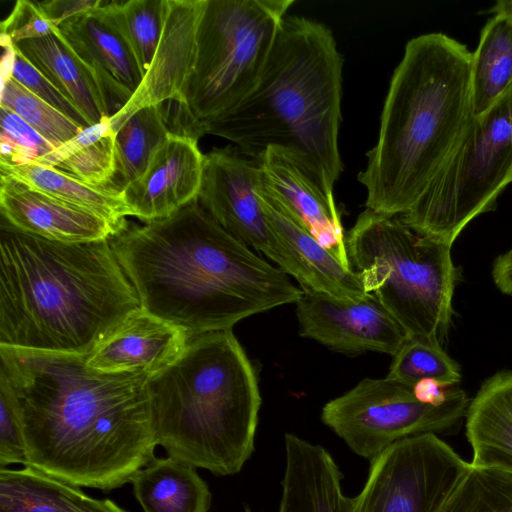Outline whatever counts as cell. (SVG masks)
Here are the masks:
<instances>
[{
    "label": "cell",
    "instance_id": "cell-11",
    "mask_svg": "<svg viewBox=\"0 0 512 512\" xmlns=\"http://www.w3.org/2000/svg\"><path fill=\"white\" fill-rule=\"evenodd\" d=\"M370 463L352 512H435L471 466L430 433L402 439Z\"/></svg>",
    "mask_w": 512,
    "mask_h": 512
},
{
    "label": "cell",
    "instance_id": "cell-7",
    "mask_svg": "<svg viewBox=\"0 0 512 512\" xmlns=\"http://www.w3.org/2000/svg\"><path fill=\"white\" fill-rule=\"evenodd\" d=\"M351 268L411 338L441 342L452 318L457 269L451 246L399 216L365 209L345 236Z\"/></svg>",
    "mask_w": 512,
    "mask_h": 512
},
{
    "label": "cell",
    "instance_id": "cell-39",
    "mask_svg": "<svg viewBox=\"0 0 512 512\" xmlns=\"http://www.w3.org/2000/svg\"><path fill=\"white\" fill-rule=\"evenodd\" d=\"M456 387H448L435 380H423L415 384L413 389L421 401L432 405H441L451 398Z\"/></svg>",
    "mask_w": 512,
    "mask_h": 512
},
{
    "label": "cell",
    "instance_id": "cell-14",
    "mask_svg": "<svg viewBox=\"0 0 512 512\" xmlns=\"http://www.w3.org/2000/svg\"><path fill=\"white\" fill-rule=\"evenodd\" d=\"M205 5L206 0H167L162 35L152 62L132 98L109 118L115 133L144 107L180 102L194 69Z\"/></svg>",
    "mask_w": 512,
    "mask_h": 512
},
{
    "label": "cell",
    "instance_id": "cell-10",
    "mask_svg": "<svg viewBox=\"0 0 512 512\" xmlns=\"http://www.w3.org/2000/svg\"><path fill=\"white\" fill-rule=\"evenodd\" d=\"M469 403L459 387L444 404L432 405L421 401L412 386L388 377L364 378L327 402L321 420L355 454L372 461L402 439L454 429Z\"/></svg>",
    "mask_w": 512,
    "mask_h": 512
},
{
    "label": "cell",
    "instance_id": "cell-29",
    "mask_svg": "<svg viewBox=\"0 0 512 512\" xmlns=\"http://www.w3.org/2000/svg\"><path fill=\"white\" fill-rule=\"evenodd\" d=\"M171 132L163 104L134 113L115 135V187L122 190L140 177L153 152Z\"/></svg>",
    "mask_w": 512,
    "mask_h": 512
},
{
    "label": "cell",
    "instance_id": "cell-37",
    "mask_svg": "<svg viewBox=\"0 0 512 512\" xmlns=\"http://www.w3.org/2000/svg\"><path fill=\"white\" fill-rule=\"evenodd\" d=\"M26 441L12 396L0 381V467L28 466Z\"/></svg>",
    "mask_w": 512,
    "mask_h": 512
},
{
    "label": "cell",
    "instance_id": "cell-40",
    "mask_svg": "<svg viewBox=\"0 0 512 512\" xmlns=\"http://www.w3.org/2000/svg\"><path fill=\"white\" fill-rule=\"evenodd\" d=\"M491 12L503 16L512 28V0H499L492 7Z\"/></svg>",
    "mask_w": 512,
    "mask_h": 512
},
{
    "label": "cell",
    "instance_id": "cell-34",
    "mask_svg": "<svg viewBox=\"0 0 512 512\" xmlns=\"http://www.w3.org/2000/svg\"><path fill=\"white\" fill-rule=\"evenodd\" d=\"M4 47L2 71L83 128L90 126L82 113L15 47Z\"/></svg>",
    "mask_w": 512,
    "mask_h": 512
},
{
    "label": "cell",
    "instance_id": "cell-2",
    "mask_svg": "<svg viewBox=\"0 0 512 512\" xmlns=\"http://www.w3.org/2000/svg\"><path fill=\"white\" fill-rule=\"evenodd\" d=\"M142 309L192 338L296 303L303 290L199 204L109 239Z\"/></svg>",
    "mask_w": 512,
    "mask_h": 512
},
{
    "label": "cell",
    "instance_id": "cell-41",
    "mask_svg": "<svg viewBox=\"0 0 512 512\" xmlns=\"http://www.w3.org/2000/svg\"><path fill=\"white\" fill-rule=\"evenodd\" d=\"M500 267L505 278L512 285V249H509L501 255Z\"/></svg>",
    "mask_w": 512,
    "mask_h": 512
},
{
    "label": "cell",
    "instance_id": "cell-30",
    "mask_svg": "<svg viewBox=\"0 0 512 512\" xmlns=\"http://www.w3.org/2000/svg\"><path fill=\"white\" fill-rule=\"evenodd\" d=\"M167 0L103 1L101 8L120 31L144 77L157 50Z\"/></svg>",
    "mask_w": 512,
    "mask_h": 512
},
{
    "label": "cell",
    "instance_id": "cell-23",
    "mask_svg": "<svg viewBox=\"0 0 512 512\" xmlns=\"http://www.w3.org/2000/svg\"><path fill=\"white\" fill-rule=\"evenodd\" d=\"M15 47L82 113L89 125L111 117L95 74L55 31Z\"/></svg>",
    "mask_w": 512,
    "mask_h": 512
},
{
    "label": "cell",
    "instance_id": "cell-38",
    "mask_svg": "<svg viewBox=\"0 0 512 512\" xmlns=\"http://www.w3.org/2000/svg\"><path fill=\"white\" fill-rule=\"evenodd\" d=\"M101 3L102 0H49L41 1L39 5L48 20L58 27L69 19L98 8Z\"/></svg>",
    "mask_w": 512,
    "mask_h": 512
},
{
    "label": "cell",
    "instance_id": "cell-9",
    "mask_svg": "<svg viewBox=\"0 0 512 512\" xmlns=\"http://www.w3.org/2000/svg\"><path fill=\"white\" fill-rule=\"evenodd\" d=\"M512 182V88L473 116L440 171L400 219L450 246L476 217L493 210Z\"/></svg>",
    "mask_w": 512,
    "mask_h": 512
},
{
    "label": "cell",
    "instance_id": "cell-26",
    "mask_svg": "<svg viewBox=\"0 0 512 512\" xmlns=\"http://www.w3.org/2000/svg\"><path fill=\"white\" fill-rule=\"evenodd\" d=\"M0 175L9 176L29 187L67 204L89 211L111 224L120 233L127 228L131 216L122 190L96 187L52 166L36 162L9 165L0 163Z\"/></svg>",
    "mask_w": 512,
    "mask_h": 512
},
{
    "label": "cell",
    "instance_id": "cell-8",
    "mask_svg": "<svg viewBox=\"0 0 512 512\" xmlns=\"http://www.w3.org/2000/svg\"><path fill=\"white\" fill-rule=\"evenodd\" d=\"M294 0H206L174 132L195 138L256 88Z\"/></svg>",
    "mask_w": 512,
    "mask_h": 512
},
{
    "label": "cell",
    "instance_id": "cell-25",
    "mask_svg": "<svg viewBox=\"0 0 512 512\" xmlns=\"http://www.w3.org/2000/svg\"><path fill=\"white\" fill-rule=\"evenodd\" d=\"M144 512H208L211 493L196 467L168 456L154 458L130 481Z\"/></svg>",
    "mask_w": 512,
    "mask_h": 512
},
{
    "label": "cell",
    "instance_id": "cell-32",
    "mask_svg": "<svg viewBox=\"0 0 512 512\" xmlns=\"http://www.w3.org/2000/svg\"><path fill=\"white\" fill-rule=\"evenodd\" d=\"M386 377L414 387L435 380L452 387L461 380L459 365L443 350L441 342L409 337L392 356Z\"/></svg>",
    "mask_w": 512,
    "mask_h": 512
},
{
    "label": "cell",
    "instance_id": "cell-1",
    "mask_svg": "<svg viewBox=\"0 0 512 512\" xmlns=\"http://www.w3.org/2000/svg\"><path fill=\"white\" fill-rule=\"evenodd\" d=\"M0 360L28 466L79 487L112 490L155 458L150 374L103 372L87 356L3 346Z\"/></svg>",
    "mask_w": 512,
    "mask_h": 512
},
{
    "label": "cell",
    "instance_id": "cell-17",
    "mask_svg": "<svg viewBox=\"0 0 512 512\" xmlns=\"http://www.w3.org/2000/svg\"><path fill=\"white\" fill-rule=\"evenodd\" d=\"M101 5L63 22L55 32L95 74L113 116L132 98L143 75L128 43Z\"/></svg>",
    "mask_w": 512,
    "mask_h": 512
},
{
    "label": "cell",
    "instance_id": "cell-28",
    "mask_svg": "<svg viewBox=\"0 0 512 512\" xmlns=\"http://www.w3.org/2000/svg\"><path fill=\"white\" fill-rule=\"evenodd\" d=\"M115 135L106 118L82 129L35 162L55 167L92 186L115 187Z\"/></svg>",
    "mask_w": 512,
    "mask_h": 512
},
{
    "label": "cell",
    "instance_id": "cell-35",
    "mask_svg": "<svg viewBox=\"0 0 512 512\" xmlns=\"http://www.w3.org/2000/svg\"><path fill=\"white\" fill-rule=\"evenodd\" d=\"M0 163L22 165L37 161L55 147L27 122L0 106Z\"/></svg>",
    "mask_w": 512,
    "mask_h": 512
},
{
    "label": "cell",
    "instance_id": "cell-18",
    "mask_svg": "<svg viewBox=\"0 0 512 512\" xmlns=\"http://www.w3.org/2000/svg\"><path fill=\"white\" fill-rule=\"evenodd\" d=\"M0 210L7 224L48 240L91 242L118 234L103 218L5 175L0 176Z\"/></svg>",
    "mask_w": 512,
    "mask_h": 512
},
{
    "label": "cell",
    "instance_id": "cell-15",
    "mask_svg": "<svg viewBox=\"0 0 512 512\" xmlns=\"http://www.w3.org/2000/svg\"><path fill=\"white\" fill-rule=\"evenodd\" d=\"M203 164L198 139L171 132L153 152L140 177L122 189L131 216L148 223L167 218L198 200Z\"/></svg>",
    "mask_w": 512,
    "mask_h": 512
},
{
    "label": "cell",
    "instance_id": "cell-31",
    "mask_svg": "<svg viewBox=\"0 0 512 512\" xmlns=\"http://www.w3.org/2000/svg\"><path fill=\"white\" fill-rule=\"evenodd\" d=\"M435 512H512V470L471 465Z\"/></svg>",
    "mask_w": 512,
    "mask_h": 512
},
{
    "label": "cell",
    "instance_id": "cell-4",
    "mask_svg": "<svg viewBox=\"0 0 512 512\" xmlns=\"http://www.w3.org/2000/svg\"><path fill=\"white\" fill-rule=\"evenodd\" d=\"M472 52L433 32L410 39L394 70L378 139L358 181L366 208L400 216L421 197L474 116Z\"/></svg>",
    "mask_w": 512,
    "mask_h": 512
},
{
    "label": "cell",
    "instance_id": "cell-6",
    "mask_svg": "<svg viewBox=\"0 0 512 512\" xmlns=\"http://www.w3.org/2000/svg\"><path fill=\"white\" fill-rule=\"evenodd\" d=\"M147 387L156 441L169 456L219 476L242 469L254 451L261 396L232 330L192 337Z\"/></svg>",
    "mask_w": 512,
    "mask_h": 512
},
{
    "label": "cell",
    "instance_id": "cell-27",
    "mask_svg": "<svg viewBox=\"0 0 512 512\" xmlns=\"http://www.w3.org/2000/svg\"><path fill=\"white\" fill-rule=\"evenodd\" d=\"M471 85L474 116L512 88V28L501 15L494 14L481 30L472 52Z\"/></svg>",
    "mask_w": 512,
    "mask_h": 512
},
{
    "label": "cell",
    "instance_id": "cell-16",
    "mask_svg": "<svg viewBox=\"0 0 512 512\" xmlns=\"http://www.w3.org/2000/svg\"><path fill=\"white\" fill-rule=\"evenodd\" d=\"M263 181L302 223L339 260L350 267L341 215L334 196L318 175L293 153L270 147L260 155Z\"/></svg>",
    "mask_w": 512,
    "mask_h": 512
},
{
    "label": "cell",
    "instance_id": "cell-24",
    "mask_svg": "<svg viewBox=\"0 0 512 512\" xmlns=\"http://www.w3.org/2000/svg\"><path fill=\"white\" fill-rule=\"evenodd\" d=\"M0 512H127L32 466L0 468Z\"/></svg>",
    "mask_w": 512,
    "mask_h": 512
},
{
    "label": "cell",
    "instance_id": "cell-12",
    "mask_svg": "<svg viewBox=\"0 0 512 512\" xmlns=\"http://www.w3.org/2000/svg\"><path fill=\"white\" fill-rule=\"evenodd\" d=\"M261 182L260 157L238 147L214 148L204 154L198 202L230 235L263 253L299 283L300 269L263 209Z\"/></svg>",
    "mask_w": 512,
    "mask_h": 512
},
{
    "label": "cell",
    "instance_id": "cell-21",
    "mask_svg": "<svg viewBox=\"0 0 512 512\" xmlns=\"http://www.w3.org/2000/svg\"><path fill=\"white\" fill-rule=\"evenodd\" d=\"M285 470L278 512H352L342 490L343 475L321 445L287 433Z\"/></svg>",
    "mask_w": 512,
    "mask_h": 512
},
{
    "label": "cell",
    "instance_id": "cell-20",
    "mask_svg": "<svg viewBox=\"0 0 512 512\" xmlns=\"http://www.w3.org/2000/svg\"><path fill=\"white\" fill-rule=\"evenodd\" d=\"M190 339L180 328L141 309L101 341L87 361L103 372L151 375L177 359Z\"/></svg>",
    "mask_w": 512,
    "mask_h": 512
},
{
    "label": "cell",
    "instance_id": "cell-19",
    "mask_svg": "<svg viewBox=\"0 0 512 512\" xmlns=\"http://www.w3.org/2000/svg\"><path fill=\"white\" fill-rule=\"evenodd\" d=\"M259 196L268 222L296 261L303 292L320 293L343 301H359L365 292L360 275L344 265L271 193L263 181Z\"/></svg>",
    "mask_w": 512,
    "mask_h": 512
},
{
    "label": "cell",
    "instance_id": "cell-36",
    "mask_svg": "<svg viewBox=\"0 0 512 512\" xmlns=\"http://www.w3.org/2000/svg\"><path fill=\"white\" fill-rule=\"evenodd\" d=\"M1 42L18 44L54 33L38 1L18 0L11 13L1 22Z\"/></svg>",
    "mask_w": 512,
    "mask_h": 512
},
{
    "label": "cell",
    "instance_id": "cell-13",
    "mask_svg": "<svg viewBox=\"0 0 512 512\" xmlns=\"http://www.w3.org/2000/svg\"><path fill=\"white\" fill-rule=\"evenodd\" d=\"M302 337L345 354L380 352L393 356L409 338L404 328L373 296L343 301L303 292L295 303Z\"/></svg>",
    "mask_w": 512,
    "mask_h": 512
},
{
    "label": "cell",
    "instance_id": "cell-33",
    "mask_svg": "<svg viewBox=\"0 0 512 512\" xmlns=\"http://www.w3.org/2000/svg\"><path fill=\"white\" fill-rule=\"evenodd\" d=\"M0 106L18 115L55 148L84 129L4 71L1 76Z\"/></svg>",
    "mask_w": 512,
    "mask_h": 512
},
{
    "label": "cell",
    "instance_id": "cell-5",
    "mask_svg": "<svg viewBox=\"0 0 512 512\" xmlns=\"http://www.w3.org/2000/svg\"><path fill=\"white\" fill-rule=\"evenodd\" d=\"M342 66L327 26L286 16L256 88L202 135L225 138L255 157L270 147L283 148L333 194L343 168L338 147Z\"/></svg>",
    "mask_w": 512,
    "mask_h": 512
},
{
    "label": "cell",
    "instance_id": "cell-22",
    "mask_svg": "<svg viewBox=\"0 0 512 512\" xmlns=\"http://www.w3.org/2000/svg\"><path fill=\"white\" fill-rule=\"evenodd\" d=\"M470 464L512 470V371L486 379L466 412Z\"/></svg>",
    "mask_w": 512,
    "mask_h": 512
},
{
    "label": "cell",
    "instance_id": "cell-3",
    "mask_svg": "<svg viewBox=\"0 0 512 512\" xmlns=\"http://www.w3.org/2000/svg\"><path fill=\"white\" fill-rule=\"evenodd\" d=\"M142 309L109 240L0 229V346L88 356Z\"/></svg>",
    "mask_w": 512,
    "mask_h": 512
},
{
    "label": "cell",
    "instance_id": "cell-42",
    "mask_svg": "<svg viewBox=\"0 0 512 512\" xmlns=\"http://www.w3.org/2000/svg\"><path fill=\"white\" fill-rule=\"evenodd\" d=\"M512 249V248H511Z\"/></svg>",
    "mask_w": 512,
    "mask_h": 512
}]
</instances>
